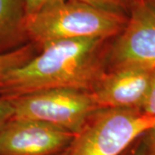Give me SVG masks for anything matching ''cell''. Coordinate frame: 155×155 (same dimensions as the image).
<instances>
[{
    "instance_id": "cell-1",
    "label": "cell",
    "mask_w": 155,
    "mask_h": 155,
    "mask_svg": "<svg viewBox=\"0 0 155 155\" xmlns=\"http://www.w3.org/2000/svg\"><path fill=\"white\" fill-rule=\"evenodd\" d=\"M110 41L73 39L45 45L25 65L7 75L0 84V96L13 98L60 88L91 92L107 72L106 53Z\"/></svg>"
},
{
    "instance_id": "cell-2",
    "label": "cell",
    "mask_w": 155,
    "mask_h": 155,
    "mask_svg": "<svg viewBox=\"0 0 155 155\" xmlns=\"http://www.w3.org/2000/svg\"><path fill=\"white\" fill-rule=\"evenodd\" d=\"M128 16L102 10L77 0H64L26 19L30 42L41 48L63 40H112L123 30Z\"/></svg>"
},
{
    "instance_id": "cell-3",
    "label": "cell",
    "mask_w": 155,
    "mask_h": 155,
    "mask_svg": "<svg viewBox=\"0 0 155 155\" xmlns=\"http://www.w3.org/2000/svg\"><path fill=\"white\" fill-rule=\"evenodd\" d=\"M155 125V117L134 109H98L75 134L68 155H121Z\"/></svg>"
},
{
    "instance_id": "cell-4",
    "label": "cell",
    "mask_w": 155,
    "mask_h": 155,
    "mask_svg": "<svg viewBox=\"0 0 155 155\" xmlns=\"http://www.w3.org/2000/svg\"><path fill=\"white\" fill-rule=\"evenodd\" d=\"M9 99L12 118L46 122L74 134L98 110L91 92L76 89H48Z\"/></svg>"
},
{
    "instance_id": "cell-5",
    "label": "cell",
    "mask_w": 155,
    "mask_h": 155,
    "mask_svg": "<svg viewBox=\"0 0 155 155\" xmlns=\"http://www.w3.org/2000/svg\"><path fill=\"white\" fill-rule=\"evenodd\" d=\"M106 53L107 71L124 68L155 70V11L140 0L121 33Z\"/></svg>"
},
{
    "instance_id": "cell-6",
    "label": "cell",
    "mask_w": 155,
    "mask_h": 155,
    "mask_svg": "<svg viewBox=\"0 0 155 155\" xmlns=\"http://www.w3.org/2000/svg\"><path fill=\"white\" fill-rule=\"evenodd\" d=\"M74 137L46 122L11 118L0 129V155H60Z\"/></svg>"
},
{
    "instance_id": "cell-7",
    "label": "cell",
    "mask_w": 155,
    "mask_h": 155,
    "mask_svg": "<svg viewBox=\"0 0 155 155\" xmlns=\"http://www.w3.org/2000/svg\"><path fill=\"white\" fill-rule=\"evenodd\" d=\"M154 70L124 68L107 71L91 91L98 109L140 110Z\"/></svg>"
},
{
    "instance_id": "cell-8",
    "label": "cell",
    "mask_w": 155,
    "mask_h": 155,
    "mask_svg": "<svg viewBox=\"0 0 155 155\" xmlns=\"http://www.w3.org/2000/svg\"><path fill=\"white\" fill-rule=\"evenodd\" d=\"M25 0H0V54L29 43Z\"/></svg>"
},
{
    "instance_id": "cell-9",
    "label": "cell",
    "mask_w": 155,
    "mask_h": 155,
    "mask_svg": "<svg viewBox=\"0 0 155 155\" xmlns=\"http://www.w3.org/2000/svg\"><path fill=\"white\" fill-rule=\"evenodd\" d=\"M39 46L29 42L9 53L0 54V84L13 70L25 65L40 52Z\"/></svg>"
},
{
    "instance_id": "cell-10",
    "label": "cell",
    "mask_w": 155,
    "mask_h": 155,
    "mask_svg": "<svg viewBox=\"0 0 155 155\" xmlns=\"http://www.w3.org/2000/svg\"><path fill=\"white\" fill-rule=\"evenodd\" d=\"M102 10L128 16L140 0H77Z\"/></svg>"
},
{
    "instance_id": "cell-11",
    "label": "cell",
    "mask_w": 155,
    "mask_h": 155,
    "mask_svg": "<svg viewBox=\"0 0 155 155\" xmlns=\"http://www.w3.org/2000/svg\"><path fill=\"white\" fill-rule=\"evenodd\" d=\"M64 0H25L27 17L38 13L45 8L61 3Z\"/></svg>"
},
{
    "instance_id": "cell-12",
    "label": "cell",
    "mask_w": 155,
    "mask_h": 155,
    "mask_svg": "<svg viewBox=\"0 0 155 155\" xmlns=\"http://www.w3.org/2000/svg\"><path fill=\"white\" fill-rule=\"evenodd\" d=\"M141 110L148 116L155 117V70L153 73L148 94L145 100Z\"/></svg>"
},
{
    "instance_id": "cell-13",
    "label": "cell",
    "mask_w": 155,
    "mask_h": 155,
    "mask_svg": "<svg viewBox=\"0 0 155 155\" xmlns=\"http://www.w3.org/2000/svg\"><path fill=\"white\" fill-rule=\"evenodd\" d=\"M14 115V108L9 98L0 96V129L11 120Z\"/></svg>"
},
{
    "instance_id": "cell-14",
    "label": "cell",
    "mask_w": 155,
    "mask_h": 155,
    "mask_svg": "<svg viewBox=\"0 0 155 155\" xmlns=\"http://www.w3.org/2000/svg\"><path fill=\"white\" fill-rule=\"evenodd\" d=\"M145 155H155V125L143 136Z\"/></svg>"
},
{
    "instance_id": "cell-15",
    "label": "cell",
    "mask_w": 155,
    "mask_h": 155,
    "mask_svg": "<svg viewBox=\"0 0 155 155\" xmlns=\"http://www.w3.org/2000/svg\"><path fill=\"white\" fill-rule=\"evenodd\" d=\"M121 155H145V148L143 140H140L136 145H131Z\"/></svg>"
},
{
    "instance_id": "cell-16",
    "label": "cell",
    "mask_w": 155,
    "mask_h": 155,
    "mask_svg": "<svg viewBox=\"0 0 155 155\" xmlns=\"http://www.w3.org/2000/svg\"><path fill=\"white\" fill-rule=\"evenodd\" d=\"M145 3L155 11V0H143Z\"/></svg>"
},
{
    "instance_id": "cell-17",
    "label": "cell",
    "mask_w": 155,
    "mask_h": 155,
    "mask_svg": "<svg viewBox=\"0 0 155 155\" xmlns=\"http://www.w3.org/2000/svg\"><path fill=\"white\" fill-rule=\"evenodd\" d=\"M67 149H68V148H67ZM60 155H68V154H67V150H66V151H65L64 153H61Z\"/></svg>"
}]
</instances>
